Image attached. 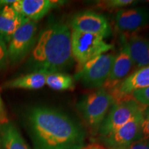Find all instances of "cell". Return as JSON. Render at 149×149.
Here are the masks:
<instances>
[{
    "instance_id": "25",
    "label": "cell",
    "mask_w": 149,
    "mask_h": 149,
    "mask_svg": "<svg viewBox=\"0 0 149 149\" xmlns=\"http://www.w3.org/2000/svg\"><path fill=\"white\" fill-rule=\"evenodd\" d=\"M81 149H105V148H104L102 146H101L100 144L94 143V144H89L86 146H84Z\"/></svg>"
},
{
    "instance_id": "18",
    "label": "cell",
    "mask_w": 149,
    "mask_h": 149,
    "mask_svg": "<svg viewBox=\"0 0 149 149\" xmlns=\"http://www.w3.org/2000/svg\"><path fill=\"white\" fill-rule=\"evenodd\" d=\"M46 85L55 91L71 90L74 87V78L61 72L48 73Z\"/></svg>"
},
{
    "instance_id": "3",
    "label": "cell",
    "mask_w": 149,
    "mask_h": 149,
    "mask_svg": "<svg viewBox=\"0 0 149 149\" xmlns=\"http://www.w3.org/2000/svg\"><path fill=\"white\" fill-rule=\"evenodd\" d=\"M114 103L111 93L100 89L85 96L78 102L77 108L89 128L97 133Z\"/></svg>"
},
{
    "instance_id": "1",
    "label": "cell",
    "mask_w": 149,
    "mask_h": 149,
    "mask_svg": "<svg viewBox=\"0 0 149 149\" xmlns=\"http://www.w3.org/2000/svg\"><path fill=\"white\" fill-rule=\"evenodd\" d=\"M28 120L35 149H81L84 146L82 128L57 110L33 107Z\"/></svg>"
},
{
    "instance_id": "9",
    "label": "cell",
    "mask_w": 149,
    "mask_h": 149,
    "mask_svg": "<svg viewBox=\"0 0 149 149\" xmlns=\"http://www.w3.org/2000/svg\"><path fill=\"white\" fill-rule=\"evenodd\" d=\"M71 31L90 33L107 38L111 27L105 17L92 11H83L73 16L70 23Z\"/></svg>"
},
{
    "instance_id": "10",
    "label": "cell",
    "mask_w": 149,
    "mask_h": 149,
    "mask_svg": "<svg viewBox=\"0 0 149 149\" xmlns=\"http://www.w3.org/2000/svg\"><path fill=\"white\" fill-rule=\"evenodd\" d=\"M148 22L149 10L144 7L120 9L115 17V27L124 36L138 32Z\"/></svg>"
},
{
    "instance_id": "22",
    "label": "cell",
    "mask_w": 149,
    "mask_h": 149,
    "mask_svg": "<svg viewBox=\"0 0 149 149\" xmlns=\"http://www.w3.org/2000/svg\"><path fill=\"white\" fill-rule=\"evenodd\" d=\"M141 139H149V107H146L144 112Z\"/></svg>"
},
{
    "instance_id": "8",
    "label": "cell",
    "mask_w": 149,
    "mask_h": 149,
    "mask_svg": "<svg viewBox=\"0 0 149 149\" xmlns=\"http://www.w3.org/2000/svg\"><path fill=\"white\" fill-rule=\"evenodd\" d=\"M145 111V110H144ZM144 112H141L114 133L102 137L101 140L110 149H124L141 140Z\"/></svg>"
},
{
    "instance_id": "4",
    "label": "cell",
    "mask_w": 149,
    "mask_h": 149,
    "mask_svg": "<svg viewBox=\"0 0 149 149\" xmlns=\"http://www.w3.org/2000/svg\"><path fill=\"white\" fill-rule=\"evenodd\" d=\"M115 55L104 53L79 66L74 79L88 88L102 87L109 79Z\"/></svg>"
},
{
    "instance_id": "16",
    "label": "cell",
    "mask_w": 149,
    "mask_h": 149,
    "mask_svg": "<svg viewBox=\"0 0 149 149\" xmlns=\"http://www.w3.org/2000/svg\"><path fill=\"white\" fill-rule=\"evenodd\" d=\"M47 74L46 72L40 71L31 72L25 75L9 80L3 84L2 87L4 89L37 90L42 88L46 85Z\"/></svg>"
},
{
    "instance_id": "2",
    "label": "cell",
    "mask_w": 149,
    "mask_h": 149,
    "mask_svg": "<svg viewBox=\"0 0 149 149\" xmlns=\"http://www.w3.org/2000/svg\"><path fill=\"white\" fill-rule=\"evenodd\" d=\"M73 61L71 29L57 22L49 24L37 37L28 64L31 72L52 73L70 68Z\"/></svg>"
},
{
    "instance_id": "12",
    "label": "cell",
    "mask_w": 149,
    "mask_h": 149,
    "mask_svg": "<svg viewBox=\"0 0 149 149\" xmlns=\"http://www.w3.org/2000/svg\"><path fill=\"white\" fill-rule=\"evenodd\" d=\"M62 3L51 0H15L12 6L24 17L37 22Z\"/></svg>"
},
{
    "instance_id": "19",
    "label": "cell",
    "mask_w": 149,
    "mask_h": 149,
    "mask_svg": "<svg viewBox=\"0 0 149 149\" xmlns=\"http://www.w3.org/2000/svg\"><path fill=\"white\" fill-rule=\"evenodd\" d=\"M130 96L143 107H149V86L135 91Z\"/></svg>"
},
{
    "instance_id": "13",
    "label": "cell",
    "mask_w": 149,
    "mask_h": 149,
    "mask_svg": "<svg viewBox=\"0 0 149 149\" xmlns=\"http://www.w3.org/2000/svg\"><path fill=\"white\" fill-rule=\"evenodd\" d=\"M149 86V66L138 68L130 74L110 93L115 102L130 96L131 93L139 89Z\"/></svg>"
},
{
    "instance_id": "24",
    "label": "cell",
    "mask_w": 149,
    "mask_h": 149,
    "mask_svg": "<svg viewBox=\"0 0 149 149\" xmlns=\"http://www.w3.org/2000/svg\"><path fill=\"white\" fill-rule=\"evenodd\" d=\"M8 122V117H7V113L6 111V109L4 107V104L1 99V95H0V126L3 125Z\"/></svg>"
},
{
    "instance_id": "6",
    "label": "cell",
    "mask_w": 149,
    "mask_h": 149,
    "mask_svg": "<svg viewBox=\"0 0 149 149\" xmlns=\"http://www.w3.org/2000/svg\"><path fill=\"white\" fill-rule=\"evenodd\" d=\"M113 49L103 37L90 33L71 31V51L72 57L81 66L87 61Z\"/></svg>"
},
{
    "instance_id": "27",
    "label": "cell",
    "mask_w": 149,
    "mask_h": 149,
    "mask_svg": "<svg viewBox=\"0 0 149 149\" xmlns=\"http://www.w3.org/2000/svg\"></svg>"
},
{
    "instance_id": "5",
    "label": "cell",
    "mask_w": 149,
    "mask_h": 149,
    "mask_svg": "<svg viewBox=\"0 0 149 149\" xmlns=\"http://www.w3.org/2000/svg\"><path fill=\"white\" fill-rule=\"evenodd\" d=\"M146 108L131 96L115 102L98 130L101 138L114 133Z\"/></svg>"
},
{
    "instance_id": "26",
    "label": "cell",
    "mask_w": 149,
    "mask_h": 149,
    "mask_svg": "<svg viewBox=\"0 0 149 149\" xmlns=\"http://www.w3.org/2000/svg\"><path fill=\"white\" fill-rule=\"evenodd\" d=\"M0 149H2V148H1V137H0Z\"/></svg>"
},
{
    "instance_id": "7",
    "label": "cell",
    "mask_w": 149,
    "mask_h": 149,
    "mask_svg": "<svg viewBox=\"0 0 149 149\" xmlns=\"http://www.w3.org/2000/svg\"><path fill=\"white\" fill-rule=\"evenodd\" d=\"M37 23L29 20L12 35L7 44L8 62L19 63L31 53L37 40Z\"/></svg>"
},
{
    "instance_id": "11",
    "label": "cell",
    "mask_w": 149,
    "mask_h": 149,
    "mask_svg": "<svg viewBox=\"0 0 149 149\" xmlns=\"http://www.w3.org/2000/svg\"><path fill=\"white\" fill-rule=\"evenodd\" d=\"M133 66V63L128 51L126 37H121V48L115 55L109 79L103 86L104 90L111 92L128 76Z\"/></svg>"
},
{
    "instance_id": "23",
    "label": "cell",
    "mask_w": 149,
    "mask_h": 149,
    "mask_svg": "<svg viewBox=\"0 0 149 149\" xmlns=\"http://www.w3.org/2000/svg\"><path fill=\"white\" fill-rule=\"evenodd\" d=\"M124 149H149V139H141Z\"/></svg>"
},
{
    "instance_id": "14",
    "label": "cell",
    "mask_w": 149,
    "mask_h": 149,
    "mask_svg": "<svg viewBox=\"0 0 149 149\" xmlns=\"http://www.w3.org/2000/svg\"><path fill=\"white\" fill-rule=\"evenodd\" d=\"M29 19L15 10L12 5L0 6V38L8 44L11 36Z\"/></svg>"
},
{
    "instance_id": "21",
    "label": "cell",
    "mask_w": 149,
    "mask_h": 149,
    "mask_svg": "<svg viewBox=\"0 0 149 149\" xmlns=\"http://www.w3.org/2000/svg\"><path fill=\"white\" fill-rule=\"evenodd\" d=\"M8 63V56L7 44L4 41L0 38V70L3 69Z\"/></svg>"
},
{
    "instance_id": "15",
    "label": "cell",
    "mask_w": 149,
    "mask_h": 149,
    "mask_svg": "<svg viewBox=\"0 0 149 149\" xmlns=\"http://www.w3.org/2000/svg\"><path fill=\"white\" fill-rule=\"evenodd\" d=\"M126 44L133 66L137 68L149 66V40L134 35L126 37Z\"/></svg>"
},
{
    "instance_id": "20",
    "label": "cell",
    "mask_w": 149,
    "mask_h": 149,
    "mask_svg": "<svg viewBox=\"0 0 149 149\" xmlns=\"http://www.w3.org/2000/svg\"><path fill=\"white\" fill-rule=\"evenodd\" d=\"M136 1L133 0H109V1H101L100 3H99V4L100 6L104 8L122 9L124 7L133 4Z\"/></svg>"
},
{
    "instance_id": "17",
    "label": "cell",
    "mask_w": 149,
    "mask_h": 149,
    "mask_svg": "<svg viewBox=\"0 0 149 149\" xmlns=\"http://www.w3.org/2000/svg\"><path fill=\"white\" fill-rule=\"evenodd\" d=\"M0 137L2 149H31L19 130L10 122L0 126Z\"/></svg>"
}]
</instances>
